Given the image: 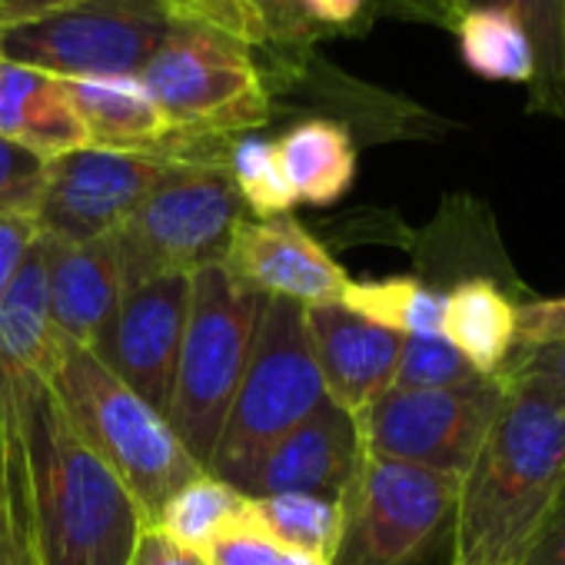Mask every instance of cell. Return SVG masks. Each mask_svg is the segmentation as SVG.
I'll return each instance as SVG.
<instances>
[{"mask_svg":"<svg viewBox=\"0 0 565 565\" xmlns=\"http://www.w3.org/2000/svg\"><path fill=\"white\" fill-rule=\"evenodd\" d=\"M0 370L28 456L38 565H130L147 525L134 495L74 433L41 376Z\"/></svg>","mask_w":565,"mask_h":565,"instance_id":"cell-1","label":"cell"},{"mask_svg":"<svg viewBox=\"0 0 565 565\" xmlns=\"http://www.w3.org/2000/svg\"><path fill=\"white\" fill-rule=\"evenodd\" d=\"M565 486V406L505 386L502 409L459 479L449 565H522Z\"/></svg>","mask_w":565,"mask_h":565,"instance_id":"cell-2","label":"cell"},{"mask_svg":"<svg viewBox=\"0 0 565 565\" xmlns=\"http://www.w3.org/2000/svg\"><path fill=\"white\" fill-rule=\"evenodd\" d=\"M44 383L74 433L134 495L147 525H153L157 512L180 486L206 472L180 446L170 423L124 386L94 350L61 340L57 363Z\"/></svg>","mask_w":565,"mask_h":565,"instance_id":"cell-3","label":"cell"},{"mask_svg":"<svg viewBox=\"0 0 565 565\" xmlns=\"http://www.w3.org/2000/svg\"><path fill=\"white\" fill-rule=\"evenodd\" d=\"M186 157H216L269 120V90L249 47L210 24L173 18L137 74Z\"/></svg>","mask_w":565,"mask_h":565,"instance_id":"cell-4","label":"cell"},{"mask_svg":"<svg viewBox=\"0 0 565 565\" xmlns=\"http://www.w3.org/2000/svg\"><path fill=\"white\" fill-rule=\"evenodd\" d=\"M263 307L266 297L243 287L223 263L190 276V313L167 423L200 469H210Z\"/></svg>","mask_w":565,"mask_h":565,"instance_id":"cell-5","label":"cell"},{"mask_svg":"<svg viewBox=\"0 0 565 565\" xmlns=\"http://www.w3.org/2000/svg\"><path fill=\"white\" fill-rule=\"evenodd\" d=\"M323 403L327 390L310 347L307 307L266 300L239 390L230 403L206 472L239 489L259 456Z\"/></svg>","mask_w":565,"mask_h":565,"instance_id":"cell-6","label":"cell"},{"mask_svg":"<svg viewBox=\"0 0 565 565\" xmlns=\"http://www.w3.org/2000/svg\"><path fill=\"white\" fill-rule=\"evenodd\" d=\"M243 203L223 157H177L127 223L107 236L124 287L160 276H193L223 263Z\"/></svg>","mask_w":565,"mask_h":565,"instance_id":"cell-7","label":"cell"},{"mask_svg":"<svg viewBox=\"0 0 565 565\" xmlns=\"http://www.w3.org/2000/svg\"><path fill=\"white\" fill-rule=\"evenodd\" d=\"M173 18L167 0H74L38 21L0 31V61L57 81L137 77L163 44Z\"/></svg>","mask_w":565,"mask_h":565,"instance_id":"cell-8","label":"cell"},{"mask_svg":"<svg viewBox=\"0 0 565 565\" xmlns=\"http://www.w3.org/2000/svg\"><path fill=\"white\" fill-rule=\"evenodd\" d=\"M459 479L360 449L337 565H413L452 522Z\"/></svg>","mask_w":565,"mask_h":565,"instance_id":"cell-9","label":"cell"},{"mask_svg":"<svg viewBox=\"0 0 565 565\" xmlns=\"http://www.w3.org/2000/svg\"><path fill=\"white\" fill-rule=\"evenodd\" d=\"M505 399L502 380L446 390H386L356 416L360 449L462 479Z\"/></svg>","mask_w":565,"mask_h":565,"instance_id":"cell-10","label":"cell"},{"mask_svg":"<svg viewBox=\"0 0 565 565\" xmlns=\"http://www.w3.org/2000/svg\"><path fill=\"white\" fill-rule=\"evenodd\" d=\"M173 160L177 157L170 153H120L97 147L51 160L34 210L38 233L61 243L107 239L147 200Z\"/></svg>","mask_w":565,"mask_h":565,"instance_id":"cell-11","label":"cell"},{"mask_svg":"<svg viewBox=\"0 0 565 565\" xmlns=\"http://www.w3.org/2000/svg\"><path fill=\"white\" fill-rule=\"evenodd\" d=\"M190 313V276H160L124 290L94 356L163 419L173 396Z\"/></svg>","mask_w":565,"mask_h":565,"instance_id":"cell-12","label":"cell"},{"mask_svg":"<svg viewBox=\"0 0 565 565\" xmlns=\"http://www.w3.org/2000/svg\"><path fill=\"white\" fill-rule=\"evenodd\" d=\"M223 266L266 300H290L300 307L340 303L347 269L327 246L290 213L269 220H239L223 256Z\"/></svg>","mask_w":565,"mask_h":565,"instance_id":"cell-13","label":"cell"},{"mask_svg":"<svg viewBox=\"0 0 565 565\" xmlns=\"http://www.w3.org/2000/svg\"><path fill=\"white\" fill-rule=\"evenodd\" d=\"M360 462V429L350 413L330 399L307 416L297 429L279 436L236 492L246 499L259 495H323L343 502Z\"/></svg>","mask_w":565,"mask_h":565,"instance_id":"cell-14","label":"cell"},{"mask_svg":"<svg viewBox=\"0 0 565 565\" xmlns=\"http://www.w3.org/2000/svg\"><path fill=\"white\" fill-rule=\"evenodd\" d=\"M310 347L323 376L327 399L350 413L363 416L386 390H393L403 337L383 330L340 303L307 310Z\"/></svg>","mask_w":565,"mask_h":565,"instance_id":"cell-15","label":"cell"},{"mask_svg":"<svg viewBox=\"0 0 565 565\" xmlns=\"http://www.w3.org/2000/svg\"><path fill=\"white\" fill-rule=\"evenodd\" d=\"M47 256L51 317L61 340L77 347H94L110 323L120 297L124 276L107 239L97 243H61L41 236Z\"/></svg>","mask_w":565,"mask_h":565,"instance_id":"cell-16","label":"cell"},{"mask_svg":"<svg viewBox=\"0 0 565 565\" xmlns=\"http://www.w3.org/2000/svg\"><path fill=\"white\" fill-rule=\"evenodd\" d=\"M67 97L87 130L90 147L120 153H170L186 157L167 117L140 84V77H87L64 81Z\"/></svg>","mask_w":565,"mask_h":565,"instance_id":"cell-17","label":"cell"},{"mask_svg":"<svg viewBox=\"0 0 565 565\" xmlns=\"http://www.w3.org/2000/svg\"><path fill=\"white\" fill-rule=\"evenodd\" d=\"M0 137L47 163L90 147L64 81L11 61H0Z\"/></svg>","mask_w":565,"mask_h":565,"instance_id":"cell-18","label":"cell"},{"mask_svg":"<svg viewBox=\"0 0 565 565\" xmlns=\"http://www.w3.org/2000/svg\"><path fill=\"white\" fill-rule=\"evenodd\" d=\"M57 350L61 337L51 317L47 256L38 233L4 294H0V366L47 380L57 363Z\"/></svg>","mask_w":565,"mask_h":565,"instance_id":"cell-19","label":"cell"},{"mask_svg":"<svg viewBox=\"0 0 565 565\" xmlns=\"http://www.w3.org/2000/svg\"><path fill=\"white\" fill-rule=\"evenodd\" d=\"M273 143L282 180L297 203H337L356 180V143L337 120H300Z\"/></svg>","mask_w":565,"mask_h":565,"instance_id":"cell-20","label":"cell"},{"mask_svg":"<svg viewBox=\"0 0 565 565\" xmlns=\"http://www.w3.org/2000/svg\"><path fill=\"white\" fill-rule=\"evenodd\" d=\"M443 337L476 376L495 380L515 350V303L486 276L462 279L443 300Z\"/></svg>","mask_w":565,"mask_h":565,"instance_id":"cell-21","label":"cell"},{"mask_svg":"<svg viewBox=\"0 0 565 565\" xmlns=\"http://www.w3.org/2000/svg\"><path fill=\"white\" fill-rule=\"evenodd\" d=\"M243 519L279 548L320 555L337 565L343 525H347L343 502L337 499L297 495V492L259 495V499H246Z\"/></svg>","mask_w":565,"mask_h":565,"instance_id":"cell-22","label":"cell"},{"mask_svg":"<svg viewBox=\"0 0 565 565\" xmlns=\"http://www.w3.org/2000/svg\"><path fill=\"white\" fill-rule=\"evenodd\" d=\"M466 8L505 11L525 31L535 57L529 114L565 117V0H462Z\"/></svg>","mask_w":565,"mask_h":565,"instance_id":"cell-23","label":"cell"},{"mask_svg":"<svg viewBox=\"0 0 565 565\" xmlns=\"http://www.w3.org/2000/svg\"><path fill=\"white\" fill-rule=\"evenodd\" d=\"M443 300L446 294L426 287L416 276H390L350 279L340 307L399 337H443Z\"/></svg>","mask_w":565,"mask_h":565,"instance_id":"cell-24","label":"cell"},{"mask_svg":"<svg viewBox=\"0 0 565 565\" xmlns=\"http://www.w3.org/2000/svg\"><path fill=\"white\" fill-rule=\"evenodd\" d=\"M459 41L462 64L482 77L499 84H532L535 57L525 31L495 8H466L452 28Z\"/></svg>","mask_w":565,"mask_h":565,"instance_id":"cell-25","label":"cell"},{"mask_svg":"<svg viewBox=\"0 0 565 565\" xmlns=\"http://www.w3.org/2000/svg\"><path fill=\"white\" fill-rule=\"evenodd\" d=\"M243 492H236L213 472H200L163 502L153 519V529L163 532L170 542L203 555L206 545L243 515Z\"/></svg>","mask_w":565,"mask_h":565,"instance_id":"cell-26","label":"cell"},{"mask_svg":"<svg viewBox=\"0 0 565 565\" xmlns=\"http://www.w3.org/2000/svg\"><path fill=\"white\" fill-rule=\"evenodd\" d=\"M0 456H4V522H0V565H38L28 456L18 413L0 370Z\"/></svg>","mask_w":565,"mask_h":565,"instance_id":"cell-27","label":"cell"},{"mask_svg":"<svg viewBox=\"0 0 565 565\" xmlns=\"http://www.w3.org/2000/svg\"><path fill=\"white\" fill-rule=\"evenodd\" d=\"M223 167L230 173V183L243 203V210L253 213V220H269L290 213L297 203L287 180H282L279 160H276V143L266 137H233L223 153Z\"/></svg>","mask_w":565,"mask_h":565,"instance_id":"cell-28","label":"cell"},{"mask_svg":"<svg viewBox=\"0 0 565 565\" xmlns=\"http://www.w3.org/2000/svg\"><path fill=\"white\" fill-rule=\"evenodd\" d=\"M479 380L446 337H403L393 390H446Z\"/></svg>","mask_w":565,"mask_h":565,"instance_id":"cell-29","label":"cell"},{"mask_svg":"<svg viewBox=\"0 0 565 565\" xmlns=\"http://www.w3.org/2000/svg\"><path fill=\"white\" fill-rule=\"evenodd\" d=\"M47 160L0 137V216L34 220L44 190Z\"/></svg>","mask_w":565,"mask_h":565,"instance_id":"cell-30","label":"cell"},{"mask_svg":"<svg viewBox=\"0 0 565 565\" xmlns=\"http://www.w3.org/2000/svg\"><path fill=\"white\" fill-rule=\"evenodd\" d=\"M499 380L502 386H525L565 406V340L515 347Z\"/></svg>","mask_w":565,"mask_h":565,"instance_id":"cell-31","label":"cell"},{"mask_svg":"<svg viewBox=\"0 0 565 565\" xmlns=\"http://www.w3.org/2000/svg\"><path fill=\"white\" fill-rule=\"evenodd\" d=\"M239 4L259 24L266 44H276V47H290V51L307 47L313 34L320 31V24L313 21L307 8V0H239Z\"/></svg>","mask_w":565,"mask_h":565,"instance_id":"cell-32","label":"cell"},{"mask_svg":"<svg viewBox=\"0 0 565 565\" xmlns=\"http://www.w3.org/2000/svg\"><path fill=\"white\" fill-rule=\"evenodd\" d=\"M167 4H170V11L177 18L210 24V28L243 41L249 51L253 47H266V38H263L259 24L249 18V11L239 4V0H167Z\"/></svg>","mask_w":565,"mask_h":565,"instance_id":"cell-33","label":"cell"},{"mask_svg":"<svg viewBox=\"0 0 565 565\" xmlns=\"http://www.w3.org/2000/svg\"><path fill=\"white\" fill-rule=\"evenodd\" d=\"M279 545H273L259 529H253L243 515L216 535L200 555L206 565H273Z\"/></svg>","mask_w":565,"mask_h":565,"instance_id":"cell-34","label":"cell"},{"mask_svg":"<svg viewBox=\"0 0 565 565\" xmlns=\"http://www.w3.org/2000/svg\"><path fill=\"white\" fill-rule=\"evenodd\" d=\"M565 340V297L515 303V347Z\"/></svg>","mask_w":565,"mask_h":565,"instance_id":"cell-35","label":"cell"},{"mask_svg":"<svg viewBox=\"0 0 565 565\" xmlns=\"http://www.w3.org/2000/svg\"><path fill=\"white\" fill-rule=\"evenodd\" d=\"M522 565H565V486H562L555 505L548 509L539 535L532 539Z\"/></svg>","mask_w":565,"mask_h":565,"instance_id":"cell-36","label":"cell"},{"mask_svg":"<svg viewBox=\"0 0 565 565\" xmlns=\"http://www.w3.org/2000/svg\"><path fill=\"white\" fill-rule=\"evenodd\" d=\"M34 239H38L34 220L0 216V294H4V287L11 282L14 269L21 266V259L28 256Z\"/></svg>","mask_w":565,"mask_h":565,"instance_id":"cell-37","label":"cell"},{"mask_svg":"<svg viewBox=\"0 0 565 565\" xmlns=\"http://www.w3.org/2000/svg\"><path fill=\"white\" fill-rule=\"evenodd\" d=\"M130 565H206L196 552L170 542L163 532H157L153 525H143L137 545H134V555H130Z\"/></svg>","mask_w":565,"mask_h":565,"instance_id":"cell-38","label":"cell"},{"mask_svg":"<svg viewBox=\"0 0 565 565\" xmlns=\"http://www.w3.org/2000/svg\"><path fill=\"white\" fill-rule=\"evenodd\" d=\"M383 8L406 21H423L452 31L462 14V0H383Z\"/></svg>","mask_w":565,"mask_h":565,"instance_id":"cell-39","label":"cell"},{"mask_svg":"<svg viewBox=\"0 0 565 565\" xmlns=\"http://www.w3.org/2000/svg\"><path fill=\"white\" fill-rule=\"evenodd\" d=\"M307 8L313 14V21L323 28V24H333V28H350L356 24L366 8H370V0H307Z\"/></svg>","mask_w":565,"mask_h":565,"instance_id":"cell-40","label":"cell"},{"mask_svg":"<svg viewBox=\"0 0 565 565\" xmlns=\"http://www.w3.org/2000/svg\"><path fill=\"white\" fill-rule=\"evenodd\" d=\"M67 4H74V0H0V31L24 21H38Z\"/></svg>","mask_w":565,"mask_h":565,"instance_id":"cell-41","label":"cell"},{"mask_svg":"<svg viewBox=\"0 0 565 565\" xmlns=\"http://www.w3.org/2000/svg\"><path fill=\"white\" fill-rule=\"evenodd\" d=\"M273 565H333L330 558H320V555H307V552H287V548H279Z\"/></svg>","mask_w":565,"mask_h":565,"instance_id":"cell-42","label":"cell"}]
</instances>
